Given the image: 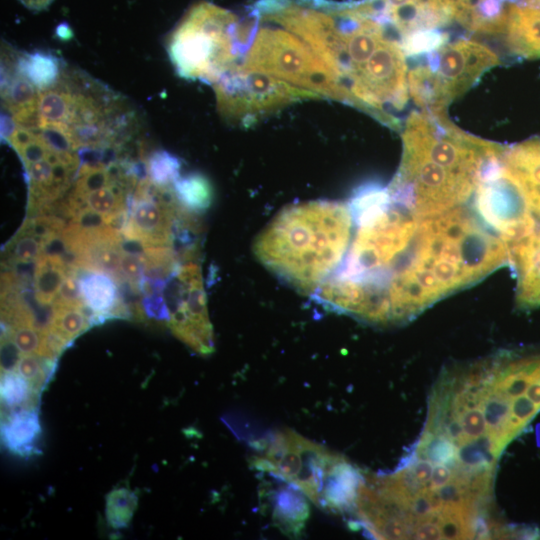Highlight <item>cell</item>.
Here are the masks:
<instances>
[{"mask_svg":"<svg viewBox=\"0 0 540 540\" xmlns=\"http://www.w3.org/2000/svg\"><path fill=\"white\" fill-rule=\"evenodd\" d=\"M539 411L540 349H504L444 368L423 430L396 467L401 487L436 517L493 507L497 462Z\"/></svg>","mask_w":540,"mask_h":540,"instance_id":"6da1fadb","label":"cell"},{"mask_svg":"<svg viewBox=\"0 0 540 540\" xmlns=\"http://www.w3.org/2000/svg\"><path fill=\"white\" fill-rule=\"evenodd\" d=\"M401 132L402 158L387 190L395 202L423 217L471 205L506 150L462 131L446 111H414Z\"/></svg>","mask_w":540,"mask_h":540,"instance_id":"7a4b0ae2","label":"cell"},{"mask_svg":"<svg viewBox=\"0 0 540 540\" xmlns=\"http://www.w3.org/2000/svg\"><path fill=\"white\" fill-rule=\"evenodd\" d=\"M326 52L344 103L401 131L399 113L409 98L406 53L367 0L331 2Z\"/></svg>","mask_w":540,"mask_h":540,"instance_id":"3957f363","label":"cell"},{"mask_svg":"<svg viewBox=\"0 0 540 540\" xmlns=\"http://www.w3.org/2000/svg\"><path fill=\"white\" fill-rule=\"evenodd\" d=\"M1 122L56 131L74 151L125 146L140 126L122 95L66 63L48 86L36 87L28 80L20 83L2 102Z\"/></svg>","mask_w":540,"mask_h":540,"instance_id":"277c9868","label":"cell"},{"mask_svg":"<svg viewBox=\"0 0 540 540\" xmlns=\"http://www.w3.org/2000/svg\"><path fill=\"white\" fill-rule=\"evenodd\" d=\"M352 229L348 202H302L282 209L255 239L253 251L279 279L312 297L341 263Z\"/></svg>","mask_w":540,"mask_h":540,"instance_id":"5b68a950","label":"cell"},{"mask_svg":"<svg viewBox=\"0 0 540 540\" xmlns=\"http://www.w3.org/2000/svg\"><path fill=\"white\" fill-rule=\"evenodd\" d=\"M253 466L287 482L321 509L354 508L363 474L339 455L292 430L263 440Z\"/></svg>","mask_w":540,"mask_h":540,"instance_id":"8992f818","label":"cell"},{"mask_svg":"<svg viewBox=\"0 0 540 540\" xmlns=\"http://www.w3.org/2000/svg\"><path fill=\"white\" fill-rule=\"evenodd\" d=\"M239 20L233 12L210 2L193 5L167 41L177 74L214 84L239 59Z\"/></svg>","mask_w":540,"mask_h":540,"instance_id":"52a82bcc","label":"cell"},{"mask_svg":"<svg viewBox=\"0 0 540 540\" xmlns=\"http://www.w3.org/2000/svg\"><path fill=\"white\" fill-rule=\"evenodd\" d=\"M408 72L409 96L422 110L446 111L488 69L500 63L487 46L468 39L443 43Z\"/></svg>","mask_w":540,"mask_h":540,"instance_id":"ba28073f","label":"cell"},{"mask_svg":"<svg viewBox=\"0 0 540 540\" xmlns=\"http://www.w3.org/2000/svg\"><path fill=\"white\" fill-rule=\"evenodd\" d=\"M212 87L221 115L233 124H252L296 100L314 99L311 94L285 82L236 66L226 71Z\"/></svg>","mask_w":540,"mask_h":540,"instance_id":"9c48e42d","label":"cell"},{"mask_svg":"<svg viewBox=\"0 0 540 540\" xmlns=\"http://www.w3.org/2000/svg\"><path fill=\"white\" fill-rule=\"evenodd\" d=\"M372 10L399 38L439 31L450 16L439 0H368Z\"/></svg>","mask_w":540,"mask_h":540,"instance_id":"30bf717a","label":"cell"},{"mask_svg":"<svg viewBox=\"0 0 540 540\" xmlns=\"http://www.w3.org/2000/svg\"><path fill=\"white\" fill-rule=\"evenodd\" d=\"M516 277L515 302L520 310L540 307V222L509 249Z\"/></svg>","mask_w":540,"mask_h":540,"instance_id":"8fae6325","label":"cell"},{"mask_svg":"<svg viewBox=\"0 0 540 540\" xmlns=\"http://www.w3.org/2000/svg\"><path fill=\"white\" fill-rule=\"evenodd\" d=\"M500 35L514 54L540 58V3L536 0L509 1Z\"/></svg>","mask_w":540,"mask_h":540,"instance_id":"7c38bea8","label":"cell"},{"mask_svg":"<svg viewBox=\"0 0 540 540\" xmlns=\"http://www.w3.org/2000/svg\"><path fill=\"white\" fill-rule=\"evenodd\" d=\"M451 19L472 32L499 35L511 0H439Z\"/></svg>","mask_w":540,"mask_h":540,"instance_id":"4fadbf2b","label":"cell"},{"mask_svg":"<svg viewBox=\"0 0 540 540\" xmlns=\"http://www.w3.org/2000/svg\"><path fill=\"white\" fill-rule=\"evenodd\" d=\"M4 446L20 456L31 455L41 435L36 408H19L10 411L1 426Z\"/></svg>","mask_w":540,"mask_h":540,"instance_id":"5bb4252c","label":"cell"},{"mask_svg":"<svg viewBox=\"0 0 540 540\" xmlns=\"http://www.w3.org/2000/svg\"><path fill=\"white\" fill-rule=\"evenodd\" d=\"M79 282L84 303L105 320L111 318L119 300L116 281L106 273L88 271Z\"/></svg>","mask_w":540,"mask_h":540,"instance_id":"9a60e30c","label":"cell"},{"mask_svg":"<svg viewBox=\"0 0 540 540\" xmlns=\"http://www.w3.org/2000/svg\"><path fill=\"white\" fill-rule=\"evenodd\" d=\"M67 275V267L60 258L39 256L33 278L34 296L41 304H53Z\"/></svg>","mask_w":540,"mask_h":540,"instance_id":"2e32d148","label":"cell"},{"mask_svg":"<svg viewBox=\"0 0 540 540\" xmlns=\"http://www.w3.org/2000/svg\"><path fill=\"white\" fill-rule=\"evenodd\" d=\"M37 392L30 382L16 370L2 371L1 400L4 408H35Z\"/></svg>","mask_w":540,"mask_h":540,"instance_id":"e0dca14e","label":"cell"},{"mask_svg":"<svg viewBox=\"0 0 540 540\" xmlns=\"http://www.w3.org/2000/svg\"><path fill=\"white\" fill-rule=\"evenodd\" d=\"M293 489L279 493L274 508L275 521L288 533L300 531L308 516L305 500Z\"/></svg>","mask_w":540,"mask_h":540,"instance_id":"ac0fdd59","label":"cell"},{"mask_svg":"<svg viewBox=\"0 0 540 540\" xmlns=\"http://www.w3.org/2000/svg\"><path fill=\"white\" fill-rule=\"evenodd\" d=\"M174 188L179 200L196 212H204L211 204L212 188L208 180L201 174L192 173L179 177Z\"/></svg>","mask_w":540,"mask_h":540,"instance_id":"d6986e66","label":"cell"},{"mask_svg":"<svg viewBox=\"0 0 540 540\" xmlns=\"http://www.w3.org/2000/svg\"><path fill=\"white\" fill-rule=\"evenodd\" d=\"M137 495L128 488L113 489L106 497V518L112 528L126 527L136 510Z\"/></svg>","mask_w":540,"mask_h":540,"instance_id":"ffe728a7","label":"cell"},{"mask_svg":"<svg viewBox=\"0 0 540 540\" xmlns=\"http://www.w3.org/2000/svg\"><path fill=\"white\" fill-rule=\"evenodd\" d=\"M180 168L179 159L164 150L155 151L147 158L148 176L156 184H173L180 177Z\"/></svg>","mask_w":540,"mask_h":540,"instance_id":"44dd1931","label":"cell"},{"mask_svg":"<svg viewBox=\"0 0 540 540\" xmlns=\"http://www.w3.org/2000/svg\"><path fill=\"white\" fill-rule=\"evenodd\" d=\"M52 327L58 330L68 340L73 341L91 325L80 308L54 307Z\"/></svg>","mask_w":540,"mask_h":540,"instance_id":"7402d4cb","label":"cell"},{"mask_svg":"<svg viewBox=\"0 0 540 540\" xmlns=\"http://www.w3.org/2000/svg\"><path fill=\"white\" fill-rule=\"evenodd\" d=\"M4 334L1 338H10L21 354H38L41 345V334L30 326L6 328L2 326Z\"/></svg>","mask_w":540,"mask_h":540,"instance_id":"603a6c76","label":"cell"},{"mask_svg":"<svg viewBox=\"0 0 540 540\" xmlns=\"http://www.w3.org/2000/svg\"><path fill=\"white\" fill-rule=\"evenodd\" d=\"M84 304L80 282L77 276L67 274L53 301L54 307H76Z\"/></svg>","mask_w":540,"mask_h":540,"instance_id":"cb8c5ba5","label":"cell"},{"mask_svg":"<svg viewBox=\"0 0 540 540\" xmlns=\"http://www.w3.org/2000/svg\"><path fill=\"white\" fill-rule=\"evenodd\" d=\"M41 254V242L31 235H20L14 239L11 258L17 263H32Z\"/></svg>","mask_w":540,"mask_h":540,"instance_id":"d4e9b609","label":"cell"},{"mask_svg":"<svg viewBox=\"0 0 540 540\" xmlns=\"http://www.w3.org/2000/svg\"><path fill=\"white\" fill-rule=\"evenodd\" d=\"M40 334L41 345L37 355L42 357L57 359L72 342L52 326Z\"/></svg>","mask_w":540,"mask_h":540,"instance_id":"484cf974","label":"cell"},{"mask_svg":"<svg viewBox=\"0 0 540 540\" xmlns=\"http://www.w3.org/2000/svg\"><path fill=\"white\" fill-rule=\"evenodd\" d=\"M144 314L154 320L170 321L171 313L163 294H150L143 297L141 302Z\"/></svg>","mask_w":540,"mask_h":540,"instance_id":"4316f807","label":"cell"},{"mask_svg":"<svg viewBox=\"0 0 540 540\" xmlns=\"http://www.w3.org/2000/svg\"><path fill=\"white\" fill-rule=\"evenodd\" d=\"M120 270L126 280L139 284L143 278L144 255L122 253Z\"/></svg>","mask_w":540,"mask_h":540,"instance_id":"83f0119b","label":"cell"},{"mask_svg":"<svg viewBox=\"0 0 540 540\" xmlns=\"http://www.w3.org/2000/svg\"><path fill=\"white\" fill-rule=\"evenodd\" d=\"M78 228L91 230L103 227L106 224V217L88 206L80 210L70 221Z\"/></svg>","mask_w":540,"mask_h":540,"instance_id":"f1b7e54d","label":"cell"},{"mask_svg":"<svg viewBox=\"0 0 540 540\" xmlns=\"http://www.w3.org/2000/svg\"><path fill=\"white\" fill-rule=\"evenodd\" d=\"M2 371L15 370L21 352L10 338H1Z\"/></svg>","mask_w":540,"mask_h":540,"instance_id":"f546056e","label":"cell"},{"mask_svg":"<svg viewBox=\"0 0 540 540\" xmlns=\"http://www.w3.org/2000/svg\"><path fill=\"white\" fill-rule=\"evenodd\" d=\"M24 6L34 11H41L47 8L53 0H19Z\"/></svg>","mask_w":540,"mask_h":540,"instance_id":"4dcf8cb0","label":"cell"}]
</instances>
